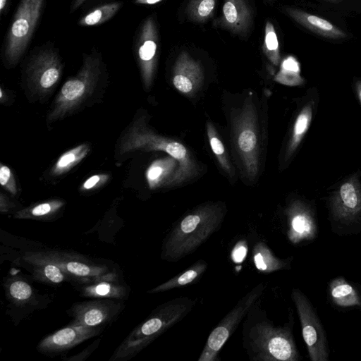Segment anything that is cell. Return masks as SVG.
Here are the masks:
<instances>
[{"instance_id":"ba28073f","label":"cell","mask_w":361,"mask_h":361,"mask_svg":"<svg viewBox=\"0 0 361 361\" xmlns=\"http://www.w3.org/2000/svg\"><path fill=\"white\" fill-rule=\"evenodd\" d=\"M291 298L300 319L302 334L312 361H328L329 348L326 331L321 320L306 295L293 288Z\"/></svg>"},{"instance_id":"7a4b0ae2","label":"cell","mask_w":361,"mask_h":361,"mask_svg":"<svg viewBox=\"0 0 361 361\" xmlns=\"http://www.w3.org/2000/svg\"><path fill=\"white\" fill-rule=\"evenodd\" d=\"M224 217V209L216 205L202 207L184 216L164 240L161 258L176 262L193 253L219 231Z\"/></svg>"},{"instance_id":"74e56055","label":"cell","mask_w":361,"mask_h":361,"mask_svg":"<svg viewBox=\"0 0 361 361\" xmlns=\"http://www.w3.org/2000/svg\"><path fill=\"white\" fill-rule=\"evenodd\" d=\"M353 87L355 95L361 105V78H357L355 80Z\"/></svg>"},{"instance_id":"e0dca14e","label":"cell","mask_w":361,"mask_h":361,"mask_svg":"<svg viewBox=\"0 0 361 361\" xmlns=\"http://www.w3.org/2000/svg\"><path fill=\"white\" fill-rule=\"evenodd\" d=\"M286 13L296 23L312 32L329 39H339L347 34L332 23L301 9L287 7Z\"/></svg>"},{"instance_id":"3957f363","label":"cell","mask_w":361,"mask_h":361,"mask_svg":"<svg viewBox=\"0 0 361 361\" xmlns=\"http://www.w3.org/2000/svg\"><path fill=\"white\" fill-rule=\"evenodd\" d=\"M195 300L179 297L157 306L121 343L110 361H126L137 355L168 329L180 322L195 306Z\"/></svg>"},{"instance_id":"30bf717a","label":"cell","mask_w":361,"mask_h":361,"mask_svg":"<svg viewBox=\"0 0 361 361\" xmlns=\"http://www.w3.org/2000/svg\"><path fill=\"white\" fill-rule=\"evenodd\" d=\"M63 65L59 51L54 46L39 47L32 53L27 66L29 81L36 90L47 92L59 80Z\"/></svg>"},{"instance_id":"ffe728a7","label":"cell","mask_w":361,"mask_h":361,"mask_svg":"<svg viewBox=\"0 0 361 361\" xmlns=\"http://www.w3.org/2000/svg\"><path fill=\"white\" fill-rule=\"evenodd\" d=\"M24 259L32 266V276L37 281L49 284H59L68 278L58 264L42 258L37 252L25 254Z\"/></svg>"},{"instance_id":"603a6c76","label":"cell","mask_w":361,"mask_h":361,"mask_svg":"<svg viewBox=\"0 0 361 361\" xmlns=\"http://www.w3.org/2000/svg\"><path fill=\"white\" fill-rule=\"evenodd\" d=\"M85 297L111 300H123L128 296V288L118 280H100L80 288Z\"/></svg>"},{"instance_id":"7c38bea8","label":"cell","mask_w":361,"mask_h":361,"mask_svg":"<svg viewBox=\"0 0 361 361\" xmlns=\"http://www.w3.org/2000/svg\"><path fill=\"white\" fill-rule=\"evenodd\" d=\"M123 304L111 299L94 298L72 305L67 312L73 318L70 324L92 327L112 322L121 313Z\"/></svg>"},{"instance_id":"8d00e7d4","label":"cell","mask_w":361,"mask_h":361,"mask_svg":"<svg viewBox=\"0 0 361 361\" xmlns=\"http://www.w3.org/2000/svg\"><path fill=\"white\" fill-rule=\"evenodd\" d=\"M210 145L216 154L221 155L224 152V145L217 137H213L210 139Z\"/></svg>"},{"instance_id":"5b68a950","label":"cell","mask_w":361,"mask_h":361,"mask_svg":"<svg viewBox=\"0 0 361 361\" xmlns=\"http://www.w3.org/2000/svg\"><path fill=\"white\" fill-rule=\"evenodd\" d=\"M332 230L338 234L361 231V178L353 173L343 180L327 198Z\"/></svg>"},{"instance_id":"4316f807","label":"cell","mask_w":361,"mask_h":361,"mask_svg":"<svg viewBox=\"0 0 361 361\" xmlns=\"http://www.w3.org/2000/svg\"><path fill=\"white\" fill-rule=\"evenodd\" d=\"M5 289L8 298L16 305H23L34 300L32 287L22 277L9 279L6 281Z\"/></svg>"},{"instance_id":"5bb4252c","label":"cell","mask_w":361,"mask_h":361,"mask_svg":"<svg viewBox=\"0 0 361 361\" xmlns=\"http://www.w3.org/2000/svg\"><path fill=\"white\" fill-rule=\"evenodd\" d=\"M134 47L142 78L147 87L152 81L158 57L159 32L154 16H148L142 23Z\"/></svg>"},{"instance_id":"4dcf8cb0","label":"cell","mask_w":361,"mask_h":361,"mask_svg":"<svg viewBox=\"0 0 361 361\" xmlns=\"http://www.w3.org/2000/svg\"><path fill=\"white\" fill-rule=\"evenodd\" d=\"M167 162L158 160L153 162L146 172V178L151 188L158 186L167 172Z\"/></svg>"},{"instance_id":"44dd1931","label":"cell","mask_w":361,"mask_h":361,"mask_svg":"<svg viewBox=\"0 0 361 361\" xmlns=\"http://www.w3.org/2000/svg\"><path fill=\"white\" fill-rule=\"evenodd\" d=\"M328 292L331 302L338 307H361L360 292L343 276L336 277L330 281Z\"/></svg>"},{"instance_id":"9a60e30c","label":"cell","mask_w":361,"mask_h":361,"mask_svg":"<svg viewBox=\"0 0 361 361\" xmlns=\"http://www.w3.org/2000/svg\"><path fill=\"white\" fill-rule=\"evenodd\" d=\"M102 330V326L92 327L70 324L44 337L38 343L37 348L39 352L46 355L60 353L97 336Z\"/></svg>"},{"instance_id":"cb8c5ba5","label":"cell","mask_w":361,"mask_h":361,"mask_svg":"<svg viewBox=\"0 0 361 361\" xmlns=\"http://www.w3.org/2000/svg\"><path fill=\"white\" fill-rule=\"evenodd\" d=\"M207 268V262L204 259H199L182 272L153 288L147 293H159L193 283L200 279Z\"/></svg>"},{"instance_id":"d590c367","label":"cell","mask_w":361,"mask_h":361,"mask_svg":"<svg viewBox=\"0 0 361 361\" xmlns=\"http://www.w3.org/2000/svg\"><path fill=\"white\" fill-rule=\"evenodd\" d=\"M246 255V246L244 243H238L233 250L232 257L235 262H240Z\"/></svg>"},{"instance_id":"b9f144b4","label":"cell","mask_w":361,"mask_h":361,"mask_svg":"<svg viewBox=\"0 0 361 361\" xmlns=\"http://www.w3.org/2000/svg\"><path fill=\"white\" fill-rule=\"evenodd\" d=\"M325 1H329V2H331V3L338 4V3L341 2L343 0H325Z\"/></svg>"},{"instance_id":"836d02e7","label":"cell","mask_w":361,"mask_h":361,"mask_svg":"<svg viewBox=\"0 0 361 361\" xmlns=\"http://www.w3.org/2000/svg\"><path fill=\"white\" fill-rule=\"evenodd\" d=\"M109 179L106 174H96L88 178L82 185L81 190H90L104 184Z\"/></svg>"},{"instance_id":"ac0fdd59","label":"cell","mask_w":361,"mask_h":361,"mask_svg":"<svg viewBox=\"0 0 361 361\" xmlns=\"http://www.w3.org/2000/svg\"><path fill=\"white\" fill-rule=\"evenodd\" d=\"M201 77L200 63L188 52L182 51L174 66L173 83L175 87L181 92L188 93L199 82Z\"/></svg>"},{"instance_id":"60d3db41","label":"cell","mask_w":361,"mask_h":361,"mask_svg":"<svg viewBox=\"0 0 361 361\" xmlns=\"http://www.w3.org/2000/svg\"><path fill=\"white\" fill-rule=\"evenodd\" d=\"M8 0H0V14L2 15L8 6Z\"/></svg>"},{"instance_id":"4fadbf2b","label":"cell","mask_w":361,"mask_h":361,"mask_svg":"<svg viewBox=\"0 0 361 361\" xmlns=\"http://www.w3.org/2000/svg\"><path fill=\"white\" fill-rule=\"evenodd\" d=\"M286 233L293 245L312 241L317 236L318 225L314 205L309 202L296 200L286 212Z\"/></svg>"},{"instance_id":"1f68e13d","label":"cell","mask_w":361,"mask_h":361,"mask_svg":"<svg viewBox=\"0 0 361 361\" xmlns=\"http://www.w3.org/2000/svg\"><path fill=\"white\" fill-rule=\"evenodd\" d=\"M0 183L6 190L12 195L17 193V186L12 171L6 165H1Z\"/></svg>"},{"instance_id":"6da1fadb","label":"cell","mask_w":361,"mask_h":361,"mask_svg":"<svg viewBox=\"0 0 361 361\" xmlns=\"http://www.w3.org/2000/svg\"><path fill=\"white\" fill-rule=\"evenodd\" d=\"M260 298L247 312L243 326V347L252 361H298L300 355L293 334L294 317L276 326L259 307Z\"/></svg>"},{"instance_id":"83f0119b","label":"cell","mask_w":361,"mask_h":361,"mask_svg":"<svg viewBox=\"0 0 361 361\" xmlns=\"http://www.w3.org/2000/svg\"><path fill=\"white\" fill-rule=\"evenodd\" d=\"M64 202L59 200H52L35 204L18 211L17 219H51L62 208Z\"/></svg>"},{"instance_id":"e575fe53","label":"cell","mask_w":361,"mask_h":361,"mask_svg":"<svg viewBox=\"0 0 361 361\" xmlns=\"http://www.w3.org/2000/svg\"><path fill=\"white\" fill-rule=\"evenodd\" d=\"M100 342V339L94 341L90 345L84 349L81 353L70 357L66 360L68 361H82L86 360L98 347Z\"/></svg>"},{"instance_id":"2e32d148","label":"cell","mask_w":361,"mask_h":361,"mask_svg":"<svg viewBox=\"0 0 361 361\" xmlns=\"http://www.w3.org/2000/svg\"><path fill=\"white\" fill-rule=\"evenodd\" d=\"M252 18L247 0H225L222 15L214 24L233 35L245 37L250 30Z\"/></svg>"},{"instance_id":"277c9868","label":"cell","mask_w":361,"mask_h":361,"mask_svg":"<svg viewBox=\"0 0 361 361\" xmlns=\"http://www.w3.org/2000/svg\"><path fill=\"white\" fill-rule=\"evenodd\" d=\"M104 70L101 54L97 50L83 56L78 73L63 84L54 103L48 120L53 122L72 112L94 90Z\"/></svg>"},{"instance_id":"ab89813d","label":"cell","mask_w":361,"mask_h":361,"mask_svg":"<svg viewBox=\"0 0 361 361\" xmlns=\"http://www.w3.org/2000/svg\"><path fill=\"white\" fill-rule=\"evenodd\" d=\"M163 0H135L134 2L141 5H154Z\"/></svg>"},{"instance_id":"7402d4cb","label":"cell","mask_w":361,"mask_h":361,"mask_svg":"<svg viewBox=\"0 0 361 361\" xmlns=\"http://www.w3.org/2000/svg\"><path fill=\"white\" fill-rule=\"evenodd\" d=\"M252 255L256 269L263 273H271L290 269L292 257H278L271 248L263 241L255 243Z\"/></svg>"},{"instance_id":"9c48e42d","label":"cell","mask_w":361,"mask_h":361,"mask_svg":"<svg viewBox=\"0 0 361 361\" xmlns=\"http://www.w3.org/2000/svg\"><path fill=\"white\" fill-rule=\"evenodd\" d=\"M42 258L58 264L68 278L82 284L100 280H118L117 273L106 264H95L81 255L59 251L37 252Z\"/></svg>"},{"instance_id":"d6a6232c","label":"cell","mask_w":361,"mask_h":361,"mask_svg":"<svg viewBox=\"0 0 361 361\" xmlns=\"http://www.w3.org/2000/svg\"><path fill=\"white\" fill-rule=\"evenodd\" d=\"M257 137L251 130H245L241 132L238 137V146L243 152H250L256 145Z\"/></svg>"},{"instance_id":"52a82bcc","label":"cell","mask_w":361,"mask_h":361,"mask_svg":"<svg viewBox=\"0 0 361 361\" xmlns=\"http://www.w3.org/2000/svg\"><path fill=\"white\" fill-rule=\"evenodd\" d=\"M265 288V283L261 282L238 301L210 332L198 361L219 360V351L244 319L251 307L263 294Z\"/></svg>"},{"instance_id":"f35d334b","label":"cell","mask_w":361,"mask_h":361,"mask_svg":"<svg viewBox=\"0 0 361 361\" xmlns=\"http://www.w3.org/2000/svg\"><path fill=\"white\" fill-rule=\"evenodd\" d=\"M87 0H74L73 1L70 11L71 13L75 12L78 8H79Z\"/></svg>"},{"instance_id":"8fae6325","label":"cell","mask_w":361,"mask_h":361,"mask_svg":"<svg viewBox=\"0 0 361 361\" xmlns=\"http://www.w3.org/2000/svg\"><path fill=\"white\" fill-rule=\"evenodd\" d=\"M121 154L136 150H164L176 159H183L186 149L178 142H167L149 130L141 118L136 119L121 140Z\"/></svg>"},{"instance_id":"8992f818","label":"cell","mask_w":361,"mask_h":361,"mask_svg":"<svg viewBox=\"0 0 361 361\" xmlns=\"http://www.w3.org/2000/svg\"><path fill=\"white\" fill-rule=\"evenodd\" d=\"M46 0H20L7 32L3 55L10 66L18 63L28 47Z\"/></svg>"},{"instance_id":"f1b7e54d","label":"cell","mask_w":361,"mask_h":361,"mask_svg":"<svg viewBox=\"0 0 361 361\" xmlns=\"http://www.w3.org/2000/svg\"><path fill=\"white\" fill-rule=\"evenodd\" d=\"M216 0H190L185 13L190 20L196 23H204L214 14Z\"/></svg>"},{"instance_id":"d4e9b609","label":"cell","mask_w":361,"mask_h":361,"mask_svg":"<svg viewBox=\"0 0 361 361\" xmlns=\"http://www.w3.org/2000/svg\"><path fill=\"white\" fill-rule=\"evenodd\" d=\"M90 145L82 144L66 152L53 166L51 173L54 176L64 174L79 164L89 153Z\"/></svg>"},{"instance_id":"484cf974","label":"cell","mask_w":361,"mask_h":361,"mask_svg":"<svg viewBox=\"0 0 361 361\" xmlns=\"http://www.w3.org/2000/svg\"><path fill=\"white\" fill-rule=\"evenodd\" d=\"M123 5L121 1H114L99 6L83 16L78 23L83 27L101 25L113 18Z\"/></svg>"},{"instance_id":"f546056e","label":"cell","mask_w":361,"mask_h":361,"mask_svg":"<svg viewBox=\"0 0 361 361\" xmlns=\"http://www.w3.org/2000/svg\"><path fill=\"white\" fill-rule=\"evenodd\" d=\"M262 49L267 57L274 64H279L280 59L279 43L275 27L269 20H267L265 25Z\"/></svg>"},{"instance_id":"d6986e66","label":"cell","mask_w":361,"mask_h":361,"mask_svg":"<svg viewBox=\"0 0 361 361\" xmlns=\"http://www.w3.org/2000/svg\"><path fill=\"white\" fill-rule=\"evenodd\" d=\"M319 95L314 88L310 97L300 109L293 126L291 136L288 142V154L291 156L297 149L317 111Z\"/></svg>"}]
</instances>
